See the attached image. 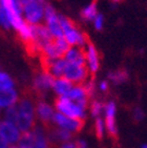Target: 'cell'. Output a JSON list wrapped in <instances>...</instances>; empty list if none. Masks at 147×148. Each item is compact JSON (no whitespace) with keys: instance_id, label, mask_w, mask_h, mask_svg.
<instances>
[{"instance_id":"1","label":"cell","mask_w":147,"mask_h":148,"mask_svg":"<svg viewBox=\"0 0 147 148\" xmlns=\"http://www.w3.org/2000/svg\"><path fill=\"white\" fill-rule=\"evenodd\" d=\"M17 108V122L16 125L22 134L32 130L36 126V102L31 97L21 98L16 104Z\"/></svg>"},{"instance_id":"2","label":"cell","mask_w":147,"mask_h":148,"mask_svg":"<svg viewBox=\"0 0 147 148\" xmlns=\"http://www.w3.org/2000/svg\"><path fill=\"white\" fill-rule=\"evenodd\" d=\"M17 146L19 148H52V143L45 127L36 125L32 130L22 134Z\"/></svg>"},{"instance_id":"3","label":"cell","mask_w":147,"mask_h":148,"mask_svg":"<svg viewBox=\"0 0 147 148\" xmlns=\"http://www.w3.org/2000/svg\"><path fill=\"white\" fill-rule=\"evenodd\" d=\"M55 110L61 114H64L66 117L78 119L84 121L87 114L88 106L82 105L79 103L74 102L68 97H57L55 101Z\"/></svg>"},{"instance_id":"4","label":"cell","mask_w":147,"mask_h":148,"mask_svg":"<svg viewBox=\"0 0 147 148\" xmlns=\"http://www.w3.org/2000/svg\"><path fill=\"white\" fill-rule=\"evenodd\" d=\"M59 20L62 26L64 38L69 45H78L79 47H82L85 45V43L88 42L87 37L77 29L75 23L71 19L64 16H59Z\"/></svg>"},{"instance_id":"5","label":"cell","mask_w":147,"mask_h":148,"mask_svg":"<svg viewBox=\"0 0 147 148\" xmlns=\"http://www.w3.org/2000/svg\"><path fill=\"white\" fill-rule=\"evenodd\" d=\"M89 71L86 65H77L67 63L63 77L71 81L74 85H82L89 79Z\"/></svg>"},{"instance_id":"6","label":"cell","mask_w":147,"mask_h":148,"mask_svg":"<svg viewBox=\"0 0 147 148\" xmlns=\"http://www.w3.org/2000/svg\"><path fill=\"white\" fill-rule=\"evenodd\" d=\"M0 136L8 143L9 146L18 145L22 137V131L20 130L16 124L8 122L5 120L0 121Z\"/></svg>"},{"instance_id":"7","label":"cell","mask_w":147,"mask_h":148,"mask_svg":"<svg viewBox=\"0 0 147 148\" xmlns=\"http://www.w3.org/2000/svg\"><path fill=\"white\" fill-rule=\"evenodd\" d=\"M55 127L64 129V130L71 132V134L79 132L83 128V121L78 119H73V118L66 117L64 114H61L59 112L55 114L53 123H52Z\"/></svg>"},{"instance_id":"8","label":"cell","mask_w":147,"mask_h":148,"mask_svg":"<svg viewBox=\"0 0 147 148\" xmlns=\"http://www.w3.org/2000/svg\"><path fill=\"white\" fill-rule=\"evenodd\" d=\"M56 114L55 107L44 100H39L36 102V119L41 123V125L46 127L53 123V119Z\"/></svg>"},{"instance_id":"9","label":"cell","mask_w":147,"mask_h":148,"mask_svg":"<svg viewBox=\"0 0 147 148\" xmlns=\"http://www.w3.org/2000/svg\"><path fill=\"white\" fill-rule=\"evenodd\" d=\"M55 78L51 74H48L46 71H41L39 74H37L33 79V90L39 96H43L46 92L53 88Z\"/></svg>"},{"instance_id":"10","label":"cell","mask_w":147,"mask_h":148,"mask_svg":"<svg viewBox=\"0 0 147 148\" xmlns=\"http://www.w3.org/2000/svg\"><path fill=\"white\" fill-rule=\"evenodd\" d=\"M23 12L25 15L28 24H38L39 21L44 16V8L42 3L34 2L30 3L23 8Z\"/></svg>"},{"instance_id":"11","label":"cell","mask_w":147,"mask_h":148,"mask_svg":"<svg viewBox=\"0 0 147 148\" xmlns=\"http://www.w3.org/2000/svg\"><path fill=\"white\" fill-rule=\"evenodd\" d=\"M85 57H86V67L89 74H96L100 69L99 54L95 45L89 41L87 42V47L85 49Z\"/></svg>"},{"instance_id":"12","label":"cell","mask_w":147,"mask_h":148,"mask_svg":"<svg viewBox=\"0 0 147 148\" xmlns=\"http://www.w3.org/2000/svg\"><path fill=\"white\" fill-rule=\"evenodd\" d=\"M19 100V94L15 88L0 89V109L2 111L15 106Z\"/></svg>"},{"instance_id":"13","label":"cell","mask_w":147,"mask_h":148,"mask_svg":"<svg viewBox=\"0 0 147 148\" xmlns=\"http://www.w3.org/2000/svg\"><path fill=\"white\" fill-rule=\"evenodd\" d=\"M48 139L51 141L52 144H64V143L71 142L73 134L64 129L58 128L53 126V128L47 130Z\"/></svg>"},{"instance_id":"14","label":"cell","mask_w":147,"mask_h":148,"mask_svg":"<svg viewBox=\"0 0 147 148\" xmlns=\"http://www.w3.org/2000/svg\"><path fill=\"white\" fill-rule=\"evenodd\" d=\"M63 59L67 63L77 64V65H86V57L85 51L82 47H71L65 54Z\"/></svg>"},{"instance_id":"15","label":"cell","mask_w":147,"mask_h":148,"mask_svg":"<svg viewBox=\"0 0 147 148\" xmlns=\"http://www.w3.org/2000/svg\"><path fill=\"white\" fill-rule=\"evenodd\" d=\"M66 97L73 100L74 102L79 103V104H82L85 106H89V99L91 98L88 97L83 84L82 85H74Z\"/></svg>"},{"instance_id":"16","label":"cell","mask_w":147,"mask_h":148,"mask_svg":"<svg viewBox=\"0 0 147 148\" xmlns=\"http://www.w3.org/2000/svg\"><path fill=\"white\" fill-rule=\"evenodd\" d=\"M74 84L68 81L67 79H65L64 77L62 78H57L55 79L54 84H53V91L57 95V97H65L67 96L68 92L73 88Z\"/></svg>"},{"instance_id":"17","label":"cell","mask_w":147,"mask_h":148,"mask_svg":"<svg viewBox=\"0 0 147 148\" xmlns=\"http://www.w3.org/2000/svg\"><path fill=\"white\" fill-rule=\"evenodd\" d=\"M46 23H47L46 26H47L48 31L51 32V34L53 35V37L54 38L64 37L62 26H61V23H60L59 17L57 15H54V16L46 18Z\"/></svg>"},{"instance_id":"18","label":"cell","mask_w":147,"mask_h":148,"mask_svg":"<svg viewBox=\"0 0 147 148\" xmlns=\"http://www.w3.org/2000/svg\"><path fill=\"white\" fill-rule=\"evenodd\" d=\"M88 110H89V114L93 119L102 118L103 111H104V103L99 101V100H93L89 103Z\"/></svg>"},{"instance_id":"19","label":"cell","mask_w":147,"mask_h":148,"mask_svg":"<svg viewBox=\"0 0 147 148\" xmlns=\"http://www.w3.org/2000/svg\"><path fill=\"white\" fill-rule=\"evenodd\" d=\"M108 79L113 83V84H121L127 81L128 73L125 69H118L108 73Z\"/></svg>"},{"instance_id":"20","label":"cell","mask_w":147,"mask_h":148,"mask_svg":"<svg viewBox=\"0 0 147 148\" xmlns=\"http://www.w3.org/2000/svg\"><path fill=\"white\" fill-rule=\"evenodd\" d=\"M117 116V104L113 101H108L104 103V111H103V119L105 121L108 120H116Z\"/></svg>"},{"instance_id":"21","label":"cell","mask_w":147,"mask_h":148,"mask_svg":"<svg viewBox=\"0 0 147 148\" xmlns=\"http://www.w3.org/2000/svg\"><path fill=\"white\" fill-rule=\"evenodd\" d=\"M97 15H98L97 14V0H93V3H91L81 12V17L86 21H91V20L95 19Z\"/></svg>"},{"instance_id":"22","label":"cell","mask_w":147,"mask_h":148,"mask_svg":"<svg viewBox=\"0 0 147 148\" xmlns=\"http://www.w3.org/2000/svg\"><path fill=\"white\" fill-rule=\"evenodd\" d=\"M93 130L96 134L98 139H103L106 132V125H105V121L103 118H98L95 119V124H93Z\"/></svg>"},{"instance_id":"23","label":"cell","mask_w":147,"mask_h":148,"mask_svg":"<svg viewBox=\"0 0 147 148\" xmlns=\"http://www.w3.org/2000/svg\"><path fill=\"white\" fill-rule=\"evenodd\" d=\"M15 88L14 80L10 77L6 73L0 71V89H10Z\"/></svg>"},{"instance_id":"24","label":"cell","mask_w":147,"mask_h":148,"mask_svg":"<svg viewBox=\"0 0 147 148\" xmlns=\"http://www.w3.org/2000/svg\"><path fill=\"white\" fill-rule=\"evenodd\" d=\"M3 120L16 124V122H17V108H16V105L13 106V107H10V108L3 111Z\"/></svg>"},{"instance_id":"25","label":"cell","mask_w":147,"mask_h":148,"mask_svg":"<svg viewBox=\"0 0 147 148\" xmlns=\"http://www.w3.org/2000/svg\"><path fill=\"white\" fill-rule=\"evenodd\" d=\"M83 86H84L85 90H86V92H87L88 97L89 98L93 97V95L96 94V89H97L96 83H95L93 79H91V78H89V79L83 84Z\"/></svg>"},{"instance_id":"26","label":"cell","mask_w":147,"mask_h":148,"mask_svg":"<svg viewBox=\"0 0 147 148\" xmlns=\"http://www.w3.org/2000/svg\"><path fill=\"white\" fill-rule=\"evenodd\" d=\"M0 26H3L4 29H10V26H11L8 14L1 6H0Z\"/></svg>"},{"instance_id":"27","label":"cell","mask_w":147,"mask_h":148,"mask_svg":"<svg viewBox=\"0 0 147 148\" xmlns=\"http://www.w3.org/2000/svg\"><path fill=\"white\" fill-rule=\"evenodd\" d=\"M145 117V114H144V110L141 108V107H135L133 110V118L135 121L137 122H140L142 120L144 119Z\"/></svg>"},{"instance_id":"28","label":"cell","mask_w":147,"mask_h":148,"mask_svg":"<svg viewBox=\"0 0 147 148\" xmlns=\"http://www.w3.org/2000/svg\"><path fill=\"white\" fill-rule=\"evenodd\" d=\"M95 27L98 31L102 29V27H103V16L101 14L97 15L96 18H95Z\"/></svg>"},{"instance_id":"29","label":"cell","mask_w":147,"mask_h":148,"mask_svg":"<svg viewBox=\"0 0 147 148\" xmlns=\"http://www.w3.org/2000/svg\"><path fill=\"white\" fill-rule=\"evenodd\" d=\"M108 87H109V84H108L107 81H101L99 83V85H98V88L102 92H106L108 90Z\"/></svg>"},{"instance_id":"30","label":"cell","mask_w":147,"mask_h":148,"mask_svg":"<svg viewBox=\"0 0 147 148\" xmlns=\"http://www.w3.org/2000/svg\"><path fill=\"white\" fill-rule=\"evenodd\" d=\"M77 148H88V143L83 139L78 140L76 142Z\"/></svg>"},{"instance_id":"31","label":"cell","mask_w":147,"mask_h":148,"mask_svg":"<svg viewBox=\"0 0 147 148\" xmlns=\"http://www.w3.org/2000/svg\"><path fill=\"white\" fill-rule=\"evenodd\" d=\"M59 148H77V145H76V142H67V143H64V144H61L59 146Z\"/></svg>"},{"instance_id":"32","label":"cell","mask_w":147,"mask_h":148,"mask_svg":"<svg viewBox=\"0 0 147 148\" xmlns=\"http://www.w3.org/2000/svg\"><path fill=\"white\" fill-rule=\"evenodd\" d=\"M34 1L35 0H18V2L20 3V5L22 6V8H24V6L30 4V3L34 2Z\"/></svg>"},{"instance_id":"33","label":"cell","mask_w":147,"mask_h":148,"mask_svg":"<svg viewBox=\"0 0 147 148\" xmlns=\"http://www.w3.org/2000/svg\"><path fill=\"white\" fill-rule=\"evenodd\" d=\"M10 146L8 145V143L2 139V137L0 136V148H9Z\"/></svg>"},{"instance_id":"34","label":"cell","mask_w":147,"mask_h":148,"mask_svg":"<svg viewBox=\"0 0 147 148\" xmlns=\"http://www.w3.org/2000/svg\"><path fill=\"white\" fill-rule=\"evenodd\" d=\"M141 148H147V143H143L141 145Z\"/></svg>"},{"instance_id":"35","label":"cell","mask_w":147,"mask_h":148,"mask_svg":"<svg viewBox=\"0 0 147 148\" xmlns=\"http://www.w3.org/2000/svg\"><path fill=\"white\" fill-rule=\"evenodd\" d=\"M113 2H116V3H118V2H122L123 0H113Z\"/></svg>"},{"instance_id":"36","label":"cell","mask_w":147,"mask_h":148,"mask_svg":"<svg viewBox=\"0 0 147 148\" xmlns=\"http://www.w3.org/2000/svg\"><path fill=\"white\" fill-rule=\"evenodd\" d=\"M9 148H19V147H18L17 145H15V146H10Z\"/></svg>"}]
</instances>
